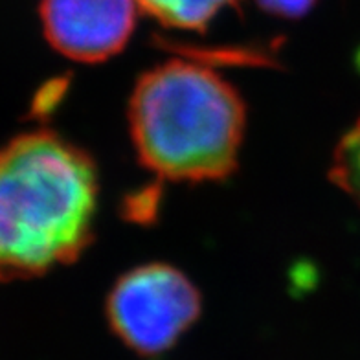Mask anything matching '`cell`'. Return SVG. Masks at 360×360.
<instances>
[{
  "instance_id": "obj_4",
  "label": "cell",
  "mask_w": 360,
  "mask_h": 360,
  "mask_svg": "<svg viewBox=\"0 0 360 360\" xmlns=\"http://www.w3.org/2000/svg\"><path fill=\"white\" fill-rule=\"evenodd\" d=\"M136 0H41L44 37L77 63L107 61L127 46L136 26Z\"/></svg>"
},
{
  "instance_id": "obj_6",
  "label": "cell",
  "mask_w": 360,
  "mask_h": 360,
  "mask_svg": "<svg viewBox=\"0 0 360 360\" xmlns=\"http://www.w3.org/2000/svg\"><path fill=\"white\" fill-rule=\"evenodd\" d=\"M329 179L360 208V118L333 153Z\"/></svg>"
},
{
  "instance_id": "obj_1",
  "label": "cell",
  "mask_w": 360,
  "mask_h": 360,
  "mask_svg": "<svg viewBox=\"0 0 360 360\" xmlns=\"http://www.w3.org/2000/svg\"><path fill=\"white\" fill-rule=\"evenodd\" d=\"M98 195L92 158L52 131L0 147V283L74 263L94 239Z\"/></svg>"
},
{
  "instance_id": "obj_5",
  "label": "cell",
  "mask_w": 360,
  "mask_h": 360,
  "mask_svg": "<svg viewBox=\"0 0 360 360\" xmlns=\"http://www.w3.org/2000/svg\"><path fill=\"white\" fill-rule=\"evenodd\" d=\"M138 8L167 28L202 32L236 0H136Z\"/></svg>"
},
{
  "instance_id": "obj_2",
  "label": "cell",
  "mask_w": 360,
  "mask_h": 360,
  "mask_svg": "<svg viewBox=\"0 0 360 360\" xmlns=\"http://www.w3.org/2000/svg\"><path fill=\"white\" fill-rule=\"evenodd\" d=\"M247 112L237 90L212 68L167 61L146 72L129 103L138 158L173 182L223 180L237 166Z\"/></svg>"
},
{
  "instance_id": "obj_7",
  "label": "cell",
  "mask_w": 360,
  "mask_h": 360,
  "mask_svg": "<svg viewBox=\"0 0 360 360\" xmlns=\"http://www.w3.org/2000/svg\"><path fill=\"white\" fill-rule=\"evenodd\" d=\"M261 10L266 13L283 17V19H300L313 10L318 0H256Z\"/></svg>"
},
{
  "instance_id": "obj_3",
  "label": "cell",
  "mask_w": 360,
  "mask_h": 360,
  "mask_svg": "<svg viewBox=\"0 0 360 360\" xmlns=\"http://www.w3.org/2000/svg\"><path fill=\"white\" fill-rule=\"evenodd\" d=\"M200 294L179 269L164 263L125 272L107 298V320L129 349L157 356L175 346L200 314Z\"/></svg>"
}]
</instances>
